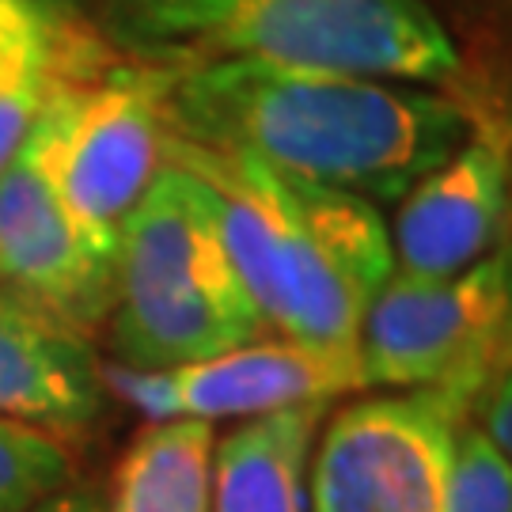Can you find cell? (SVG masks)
<instances>
[{"label":"cell","mask_w":512,"mask_h":512,"mask_svg":"<svg viewBox=\"0 0 512 512\" xmlns=\"http://www.w3.org/2000/svg\"><path fill=\"white\" fill-rule=\"evenodd\" d=\"M167 133L304 183L395 202L471 137V110L425 84L209 61L167 69Z\"/></svg>","instance_id":"cell-1"},{"label":"cell","mask_w":512,"mask_h":512,"mask_svg":"<svg viewBox=\"0 0 512 512\" xmlns=\"http://www.w3.org/2000/svg\"><path fill=\"white\" fill-rule=\"evenodd\" d=\"M167 164L205 183L228 258L266 327L304 346L357 349L372 296L395 274L376 205L171 133Z\"/></svg>","instance_id":"cell-2"},{"label":"cell","mask_w":512,"mask_h":512,"mask_svg":"<svg viewBox=\"0 0 512 512\" xmlns=\"http://www.w3.org/2000/svg\"><path fill=\"white\" fill-rule=\"evenodd\" d=\"M84 12L114 54L156 69L270 61L425 88L463 73L429 0H88Z\"/></svg>","instance_id":"cell-3"},{"label":"cell","mask_w":512,"mask_h":512,"mask_svg":"<svg viewBox=\"0 0 512 512\" xmlns=\"http://www.w3.org/2000/svg\"><path fill=\"white\" fill-rule=\"evenodd\" d=\"M107 323L118 361L145 372L198 365L266 334L209 190L183 167H160L118 232Z\"/></svg>","instance_id":"cell-4"},{"label":"cell","mask_w":512,"mask_h":512,"mask_svg":"<svg viewBox=\"0 0 512 512\" xmlns=\"http://www.w3.org/2000/svg\"><path fill=\"white\" fill-rule=\"evenodd\" d=\"M512 311V243L456 277L395 274L372 296L357 357L365 387H448L478 399Z\"/></svg>","instance_id":"cell-5"},{"label":"cell","mask_w":512,"mask_h":512,"mask_svg":"<svg viewBox=\"0 0 512 512\" xmlns=\"http://www.w3.org/2000/svg\"><path fill=\"white\" fill-rule=\"evenodd\" d=\"M167 84V69L118 54L57 92V183L76 224L110 258L126 217L167 164Z\"/></svg>","instance_id":"cell-6"},{"label":"cell","mask_w":512,"mask_h":512,"mask_svg":"<svg viewBox=\"0 0 512 512\" xmlns=\"http://www.w3.org/2000/svg\"><path fill=\"white\" fill-rule=\"evenodd\" d=\"M463 391L418 387L346 406L319 437L311 512H444L467 406Z\"/></svg>","instance_id":"cell-7"},{"label":"cell","mask_w":512,"mask_h":512,"mask_svg":"<svg viewBox=\"0 0 512 512\" xmlns=\"http://www.w3.org/2000/svg\"><path fill=\"white\" fill-rule=\"evenodd\" d=\"M57 92L0 171V293L88 334L110 315L114 258L76 224L57 183Z\"/></svg>","instance_id":"cell-8"},{"label":"cell","mask_w":512,"mask_h":512,"mask_svg":"<svg viewBox=\"0 0 512 512\" xmlns=\"http://www.w3.org/2000/svg\"><path fill=\"white\" fill-rule=\"evenodd\" d=\"M126 403L152 421L167 418H262L289 406L330 403L361 391L365 372L357 349H323L304 342H247L198 365L145 372L114 365L103 372Z\"/></svg>","instance_id":"cell-9"},{"label":"cell","mask_w":512,"mask_h":512,"mask_svg":"<svg viewBox=\"0 0 512 512\" xmlns=\"http://www.w3.org/2000/svg\"><path fill=\"white\" fill-rule=\"evenodd\" d=\"M512 164L497 133H475L421 175L399 202L391 232L395 270L406 277H456L497 247L509 224Z\"/></svg>","instance_id":"cell-10"},{"label":"cell","mask_w":512,"mask_h":512,"mask_svg":"<svg viewBox=\"0 0 512 512\" xmlns=\"http://www.w3.org/2000/svg\"><path fill=\"white\" fill-rule=\"evenodd\" d=\"M114 57L76 0H0V171L57 88L88 80Z\"/></svg>","instance_id":"cell-11"},{"label":"cell","mask_w":512,"mask_h":512,"mask_svg":"<svg viewBox=\"0 0 512 512\" xmlns=\"http://www.w3.org/2000/svg\"><path fill=\"white\" fill-rule=\"evenodd\" d=\"M103 414V372L84 334L0 293V418L80 433Z\"/></svg>","instance_id":"cell-12"},{"label":"cell","mask_w":512,"mask_h":512,"mask_svg":"<svg viewBox=\"0 0 512 512\" xmlns=\"http://www.w3.org/2000/svg\"><path fill=\"white\" fill-rule=\"evenodd\" d=\"M327 403L247 418L217 444L213 512H308V459Z\"/></svg>","instance_id":"cell-13"},{"label":"cell","mask_w":512,"mask_h":512,"mask_svg":"<svg viewBox=\"0 0 512 512\" xmlns=\"http://www.w3.org/2000/svg\"><path fill=\"white\" fill-rule=\"evenodd\" d=\"M213 421H148L118 459L107 512H213Z\"/></svg>","instance_id":"cell-14"},{"label":"cell","mask_w":512,"mask_h":512,"mask_svg":"<svg viewBox=\"0 0 512 512\" xmlns=\"http://www.w3.org/2000/svg\"><path fill=\"white\" fill-rule=\"evenodd\" d=\"M69 452L50 429L0 418V512H35L69 482Z\"/></svg>","instance_id":"cell-15"},{"label":"cell","mask_w":512,"mask_h":512,"mask_svg":"<svg viewBox=\"0 0 512 512\" xmlns=\"http://www.w3.org/2000/svg\"><path fill=\"white\" fill-rule=\"evenodd\" d=\"M444 512H512V463L486 429L459 425Z\"/></svg>","instance_id":"cell-16"},{"label":"cell","mask_w":512,"mask_h":512,"mask_svg":"<svg viewBox=\"0 0 512 512\" xmlns=\"http://www.w3.org/2000/svg\"><path fill=\"white\" fill-rule=\"evenodd\" d=\"M35 512H107V509H103V501H99L95 490H88V486H69V490H57V494L46 497Z\"/></svg>","instance_id":"cell-17"},{"label":"cell","mask_w":512,"mask_h":512,"mask_svg":"<svg viewBox=\"0 0 512 512\" xmlns=\"http://www.w3.org/2000/svg\"><path fill=\"white\" fill-rule=\"evenodd\" d=\"M505 368H512V311H509V323H505V330H501V342H497L494 376H501Z\"/></svg>","instance_id":"cell-18"},{"label":"cell","mask_w":512,"mask_h":512,"mask_svg":"<svg viewBox=\"0 0 512 512\" xmlns=\"http://www.w3.org/2000/svg\"><path fill=\"white\" fill-rule=\"evenodd\" d=\"M505 372H509V376H512V368H505Z\"/></svg>","instance_id":"cell-19"}]
</instances>
